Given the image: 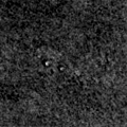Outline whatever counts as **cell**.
<instances>
[{"label": "cell", "instance_id": "1", "mask_svg": "<svg viewBox=\"0 0 127 127\" xmlns=\"http://www.w3.org/2000/svg\"><path fill=\"white\" fill-rule=\"evenodd\" d=\"M34 61L38 70L54 81L66 79L72 73L67 58L58 51L51 48L42 47L37 49Z\"/></svg>", "mask_w": 127, "mask_h": 127}, {"label": "cell", "instance_id": "2", "mask_svg": "<svg viewBox=\"0 0 127 127\" xmlns=\"http://www.w3.org/2000/svg\"><path fill=\"white\" fill-rule=\"evenodd\" d=\"M42 1L48 2V3H50V4H57L59 2V0H42Z\"/></svg>", "mask_w": 127, "mask_h": 127}]
</instances>
